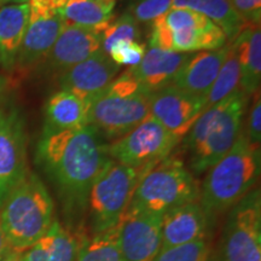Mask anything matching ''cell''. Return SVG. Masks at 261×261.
<instances>
[{"label":"cell","instance_id":"cell-7","mask_svg":"<svg viewBox=\"0 0 261 261\" xmlns=\"http://www.w3.org/2000/svg\"><path fill=\"white\" fill-rule=\"evenodd\" d=\"M152 166V165H151ZM146 167L137 168L110 161L91 187L86 211L89 236L112 230L125 213Z\"/></svg>","mask_w":261,"mask_h":261},{"label":"cell","instance_id":"cell-13","mask_svg":"<svg viewBox=\"0 0 261 261\" xmlns=\"http://www.w3.org/2000/svg\"><path fill=\"white\" fill-rule=\"evenodd\" d=\"M205 108L207 98L194 96L174 85L150 96V115L179 140L190 132Z\"/></svg>","mask_w":261,"mask_h":261},{"label":"cell","instance_id":"cell-26","mask_svg":"<svg viewBox=\"0 0 261 261\" xmlns=\"http://www.w3.org/2000/svg\"><path fill=\"white\" fill-rule=\"evenodd\" d=\"M76 261H122L117 248L115 227L94 236H85Z\"/></svg>","mask_w":261,"mask_h":261},{"label":"cell","instance_id":"cell-18","mask_svg":"<svg viewBox=\"0 0 261 261\" xmlns=\"http://www.w3.org/2000/svg\"><path fill=\"white\" fill-rule=\"evenodd\" d=\"M189 55L150 47L142 62L128 70L148 92L154 93L172 85Z\"/></svg>","mask_w":261,"mask_h":261},{"label":"cell","instance_id":"cell-33","mask_svg":"<svg viewBox=\"0 0 261 261\" xmlns=\"http://www.w3.org/2000/svg\"><path fill=\"white\" fill-rule=\"evenodd\" d=\"M246 136L248 140L252 144L260 145L261 140V100H260V92L257 91L255 99H254L252 109L249 112V117H248V126Z\"/></svg>","mask_w":261,"mask_h":261},{"label":"cell","instance_id":"cell-9","mask_svg":"<svg viewBox=\"0 0 261 261\" xmlns=\"http://www.w3.org/2000/svg\"><path fill=\"white\" fill-rule=\"evenodd\" d=\"M179 142L180 140L149 115L126 136L108 144V152L113 161L142 168L167 158Z\"/></svg>","mask_w":261,"mask_h":261},{"label":"cell","instance_id":"cell-12","mask_svg":"<svg viewBox=\"0 0 261 261\" xmlns=\"http://www.w3.org/2000/svg\"><path fill=\"white\" fill-rule=\"evenodd\" d=\"M115 230L122 261H154L161 252L162 215L126 210Z\"/></svg>","mask_w":261,"mask_h":261},{"label":"cell","instance_id":"cell-37","mask_svg":"<svg viewBox=\"0 0 261 261\" xmlns=\"http://www.w3.org/2000/svg\"><path fill=\"white\" fill-rule=\"evenodd\" d=\"M10 2H12V0H0V6L8 4V3H10Z\"/></svg>","mask_w":261,"mask_h":261},{"label":"cell","instance_id":"cell-15","mask_svg":"<svg viewBox=\"0 0 261 261\" xmlns=\"http://www.w3.org/2000/svg\"><path fill=\"white\" fill-rule=\"evenodd\" d=\"M100 50V29L64 24L46 57L48 67L63 74Z\"/></svg>","mask_w":261,"mask_h":261},{"label":"cell","instance_id":"cell-19","mask_svg":"<svg viewBox=\"0 0 261 261\" xmlns=\"http://www.w3.org/2000/svg\"><path fill=\"white\" fill-rule=\"evenodd\" d=\"M81 241L57 220L40 240L19 255V261H76Z\"/></svg>","mask_w":261,"mask_h":261},{"label":"cell","instance_id":"cell-16","mask_svg":"<svg viewBox=\"0 0 261 261\" xmlns=\"http://www.w3.org/2000/svg\"><path fill=\"white\" fill-rule=\"evenodd\" d=\"M208 224L210 219L198 201L173 208L162 215L161 250L207 238Z\"/></svg>","mask_w":261,"mask_h":261},{"label":"cell","instance_id":"cell-4","mask_svg":"<svg viewBox=\"0 0 261 261\" xmlns=\"http://www.w3.org/2000/svg\"><path fill=\"white\" fill-rule=\"evenodd\" d=\"M54 221V202L34 173H28L0 205V226L15 252L22 253L32 247Z\"/></svg>","mask_w":261,"mask_h":261},{"label":"cell","instance_id":"cell-17","mask_svg":"<svg viewBox=\"0 0 261 261\" xmlns=\"http://www.w3.org/2000/svg\"><path fill=\"white\" fill-rule=\"evenodd\" d=\"M227 51L228 45H224L217 50L190 54L178 70L172 85L194 96L207 98Z\"/></svg>","mask_w":261,"mask_h":261},{"label":"cell","instance_id":"cell-36","mask_svg":"<svg viewBox=\"0 0 261 261\" xmlns=\"http://www.w3.org/2000/svg\"><path fill=\"white\" fill-rule=\"evenodd\" d=\"M5 87H6V80H5V77L0 75V100L3 99V96H4Z\"/></svg>","mask_w":261,"mask_h":261},{"label":"cell","instance_id":"cell-3","mask_svg":"<svg viewBox=\"0 0 261 261\" xmlns=\"http://www.w3.org/2000/svg\"><path fill=\"white\" fill-rule=\"evenodd\" d=\"M260 145L241 132L232 148L215 163L203 179L198 202L208 219L224 213L255 189L260 177Z\"/></svg>","mask_w":261,"mask_h":261},{"label":"cell","instance_id":"cell-21","mask_svg":"<svg viewBox=\"0 0 261 261\" xmlns=\"http://www.w3.org/2000/svg\"><path fill=\"white\" fill-rule=\"evenodd\" d=\"M29 21L28 3L0 8V64L15 68Z\"/></svg>","mask_w":261,"mask_h":261},{"label":"cell","instance_id":"cell-20","mask_svg":"<svg viewBox=\"0 0 261 261\" xmlns=\"http://www.w3.org/2000/svg\"><path fill=\"white\" fill-rule=\"evenodd\" d=\"M240 63V90L247 96L256 93L261 80L260 25H248L232 41Z\"/></svg>","mask_w":261,"mask_h":261},{"label":"cell","instance_id":"cell-38","mask_svg":"<svg viewBox=\"0 0 261 261\" xmlns=\"http://www.w3.org/2000/svg\"><path fill=\"white\" fill-rule=\"evenodd\" d=\"M12 2H14L15 4H21V3H25L27 0H12Z\"/></svg>","mask_w":261,"mask_h":261},{"label":"cell","instance_id":"cell-6","mask_svg":"<svg viewBox=\"0 0 261 261\" xmlns=\"http://www.w3.org/2000/svg\"><path fill=\"white\" fill-rule=\"evenodd\" d=\"M150 96L127 69L89 104V123L106 139L121 138L150 115Z\"/></svg>","mask_w":261,"mask_h":261},{"label":"cell","instance_id":"cell-1","mask_svg":"<svg viewBox=\"0 0 261 261\" xmlns=\"http://www.w3.org/2000/svg\"><path fill=\"white\" fill-rule=\"evenodd\" d=\"M37 161L56 187L64 211L76 217L85 213L91 187L112 159L106 138L89 123L75 129L44 127Z\"/></svg>","mask_w":261,"mask_h":261},{"label":"cell","instance_id":"cell-35","mask_svg":"<svg viewBox=\"0 0 261 261\" xmlns=\"http://www.w3.org/2000/svg\"><path fill=\"white\" fill-rule=\"evenodd\" d=\"M19 255H21V253L19 252H11L9 254L8 256L5 257L4 260H2V261H19Z\"/></svg>","mask_w":261,"mask_h":261},{"label":"cell","instance_id":"cell-22","mask_svg":"<svg viewBox=\"0 0 261 261\" xmlns=\"http://www.w3.org/2000/svg\"><path fill=\"white\" fill-rule=\"evenodd\" d=\"M89 125V104L67 90H60L45 106V128L75 129Z\"/></svg>","mask_w":261,"mask_h":261},{"label":"cell","instance_id":"cell-23","mask_svg":"<svg viewBox=\"0 0 261 261\" xmlns=\"http://www.w3.org/2000/svg\"><path fill=\"white\" fill-rule=\"evenodd\" d=\"M172 8L190 9L205 16L224 32L226 39H234L246 27L230 0H173Z\"/></svg>","mask_w":261,"mask_h":261},{"label":"cell","instance_id":"cell-8","mask_svg":"<svg viewBox=\"0 0 261 261\" xmlns=\"http://www.w3.org/2000/svg\"><path fill=\"white\" fill-rule=\"evenodd\" d=\"M224 261H261V194L253 189L228 210L223 232Z\"/></svg>","mask_w":261,"mask_h":261},{"label":"cell","instance_id":"cell-32","mask_svg":"<svg viewBox=\"0 0 261 261\" xmlns=\"http://www.w3.org/2000/svg\"><path fill=\"white\" fill-rule=\"evenodd\" d=\"M234 11L246 23L259 25L261 19V0H230Z\"/></svg>","mask_w":261,"mask_h":261},{"label":"cell","instance_id":"cell-14","mask_svg":"<svg viewBox=\"0 0 261 261\" xmlns=\"http://www.w3.org/2000/svg\"><path fill=\"white\" fill-rule=\"evenodd\" d=\"M119 70V65L100 50L63 73L60 80L61 89L76 94L90 104L112 84Z\"/></svg>","mask_w":261,"mask_h":261},{"label":"cell","instance_id":"cell-25","mask_svg":"<svg viewBox=\"0 0 261 261\" xmlns=\"http://www.w3.org/2000/svg\"><path fill=\"white\" fill-rule=\"evenodd\" d=\"M240 63L233 44H228V51L213 86L207 94V108L219 103L224 98L240 89Z\"/></svg>","mask_w":261,"mask_h":261},{"label":"cell","instance_id":"cell-34","mask_svg":"<svg viewBox=\"0 0 261 261\" xmlns=\"http://www.w3.org/2000/svg\"><path fill=\"white\" fill-rule=\"evenodd\" d=\"M11 252H14V250L11 249V247H10L8 241H6L4 232H3L2 230V226H0V261L4 260Z\"/></svg>","mask_w":261,"mask_h":261},{"label":"cell","instance_id":"cell-29","mask_svg":"<svg viewBox=\"0 0 261 261\" xmlns=\"http://www.w3.org/2000/svg\"><path fill=\"white\" fill-rule=\"evenodd\" d=\"M166 24L172 31H192V29H210L214 25L213 22L205 16L190 9L172 8L163 15Z\"/></svg>","mask_w":261,"mask_h":261},{"label":"cell","instance_id":"cell-31","mask_svg":"<svg viewBox=\"0 0 261 261\" xmlns=\"http://www.w3.org/2000/svg\"><path fill=\"white\" fill-rule=\"evenodd\" d=\"M172 4L173 0H140L129 9V12L138 23H151L171 10Z\"/></svg>","mask_w":261,"mask_h":261},{"label":"cell","instance_id":"cell-27","mask_svg":"<svg viewBox=\"0 0 261 261\" xmlns=\"http://www.w3.org/2000/svg\"><path fill=\"white\" fill-rule=\"evenodd\" d=\"M140 38V31L138 22L130 15V12H125L115 21L108 23L106 27L100 29V40H102V50L108 55L110 48L120 42L138 41Z\"/></svg>","mask_w":261,"mask_h":261},{"label":"cell","instance_id":"cell-30","mask_svg":"<svg viewBox=\"0 0 261 261\" xmlns=\"http://www.w3.org/2000/svg\"><path fill=\"white\" fill-rule=\"evenodd\" d=\"M145 51L144 44H140L138 41H125L110 48L108 56L119 67L128 65L129 68H133L142 62Z\"/></svg>","mask_w":261,"mask_h":261},{"label":"cell","instance_id":"cell-10","mask_svg":"<svg viewBox=\"0 0 261 261\" xmlns=\"http://www.w3.org/2000/svg\"><path fill=\"white\" fill-rule=\"evenodd\" d=\"M27 139L18 107L0 100V205L27 177Z\"/></svg>","mask_w":261,"mask_h":261},{"label":"cell","instance_id":"cell-5","mask_svg":"<svg viewBox=\"0 0 261 261\" xmlns=\"http://www.w3.org/2000/svg\"><path fill=\"white\" fill-rule=\"evenodd\" d=\"M200 188L178 156H167L150 166L140 177L127 210L163 215L173 208L198 201Z\"/></svg>","mask_w":261,"mask_h":261},{"label":"cell","instance_id":"cell-11","mask_svg":"<svg viewBox=\"0 0 261 261\" xmlns=\"http://www.w3.org/2000/svg\"><path fill=\"white\" fill-rule=\"evenodd\" d=\"M67 0H29V21L15 67L27 70L47 57L65 22Z\"/></svg>","mask_w":261,"mask_h":261},{"label":"cell","instance_id":"cell-24","mask_svg":"<svg viewBox=\"0 0 261 261\" xmlns=\"http://www.w3.org/2000/svg\"><path fill=\"white\" fill-rule=\"evenodd\" d=\"M116 0H67L63 8L65 24L102 29L113 19Z\"/></svg>","mask_w":261,"mask_h":261},{"label":"cell","instance_id":"cell-2","mask_svg":"<svg viewBox=\"0 0 261 261\" xmlns=\"http://www.w3.org/2000/svg\"><path fill=\"white\" fill-rule=\"evenodd\" d=\"M246 106L247 94L238 89L205 108L184 139L192 174L210 171L230 151L241 133Z\"/></svg>","mask_w":261,"mask_h":261},{"label":"cell","instance_id":"cell-28","mask_svg":"<svg viewBox=\"0 0 261 261\" xmlns=\"http://www.w3.org/2000/svg\"><path fill=\"white\" fill-rule=\"evenodd\" d=\"M211 254V242L203 238L161 250L154 261H210Z\"/></svg>","mask_w":261,"mask_h":261}]
</instances>
